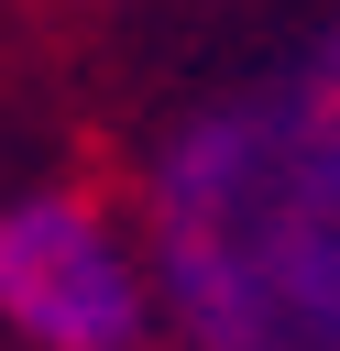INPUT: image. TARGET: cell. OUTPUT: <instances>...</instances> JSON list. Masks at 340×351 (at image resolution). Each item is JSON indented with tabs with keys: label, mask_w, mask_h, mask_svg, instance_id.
<instances>
[{
	"label": "cell",
	"mask_w": 340,
	"mask_h": 351,
	"mask_svg": "<svg viewBox=\"0 0 340 351\" xmlns=\"http://www.w3.org/2000/svg\"><path fill=\"white\" fill-rule=\"evenodd\" d=\"M154 274L197 351H340V143L296 88L219 99L165 143Z\"/></svg>",
	"instance_id": "1"
},
{
	"label": "cell",
	"mask_w": 340,
	"mask_h": 351,
	"mask_svg": "<svg viewBox=\"0 0 340 351\" xmlns=\"http://www.w3.org/2000/svg\"><path fill=\"white\" fill-rule=\"evenodd\" d=\"M0 318L44 351H132L143 340V252L77 186L0 208Z\"/></svg>",
	"instance_id": "2"
},
{
	"label": "cell",
	"mask_w": 340,
	"mask_h": 351,
	"mask_svg": "<svg viewBox=\"0 0 340 351\" xmlns=\"http://www.w3.org/2000/svg\"><path fill=\"white\" fill-rule=\"evenodd\" d=\"M296 110H307V121L340 143V22H329V44L307 55V77H296Z\"/></svg>",
	"instance_id": "3"
}]
</instances>
